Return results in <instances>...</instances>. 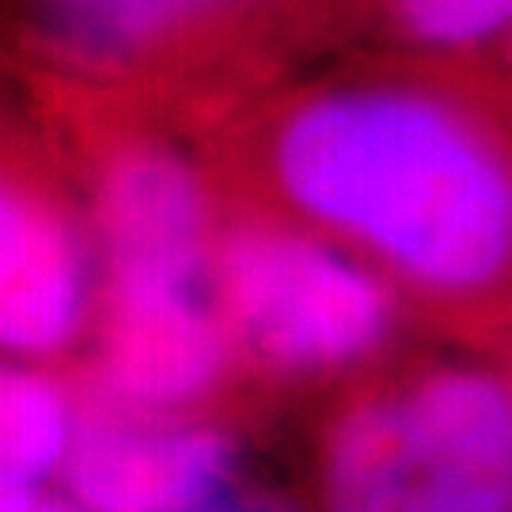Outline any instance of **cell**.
I'll use <instances>...</instances> for the list:
<instances>
[{"instance_id":"cell-1","label":"cell","mask_w":512,"mask_h":512,"mask_svg":"<svg viewBox=\"0 0 512 512\" xmlns=\"http://www.w3.org/2000/svg\"><path fill=\"white\" fill-rule=\"evenodd\" d=\"M274 167L304 213L429 289L475 293L509 266V171L437 99L391 88L323 95L277 133Z\"/></svg>"},{"instance_id":"cell-2","label":"cell","mask_w":512,"mask_h":512,"mask_svg":"<svg viewBox=\"0 0 512 512\" xmlns=\"http://www.w3.org/2000/svg\"><path fill=\"white\" fill-rule=\"evenodd\" d=\"M315 478L323 512H512L505 376L440 368L349 403Z\"/></svg>"},{"instance_id":"cell-3","label":"cell","mask_w":512,"mask_h":512,"mask_svg":"<svg viewBox=\"0 0 512 512\" xmlns=\"http://www.w3.org/2000/svg\"><path fill=\"white\" fill-rule=\"evenodd\" d=\"M220 274L247 342L289 372L349 365L380 346L391 323V300L376 277L293 232H236Z\"/></svg>"},{"instance_id":"cell-4","label":"cell","mask_w":512,"mask_h":512,"mask_svg":"<svg viewBox=\"0 0 512 512\" xmlns=\"http://www.w3.org/2000/svg\"><path fill=\"white\" fill-rule=\"evenodd\" d=\"M239 471L236 437L217 425L84 421L57 475L80 512H205Z\"/></svg>"},{"instance_id":"cell-5","label":"cell","mask_w":512,"mask_h":512,"mask_svg":"<svg viewBox=\"0 0 512 512\" xmlns=\"http://www.w3.org/2000/svg\"><path fill=\"white\" fill-rule=\"evenodd\" d=\"M224 334L202 289L110 285L103 380L133 410H179L220 380Z\"/></svg>"},{"instance_id":"cell-6","label":"cell","mask_w":512,"mask_h":512,"mask_svg":"<svg viewBox=\"0 0 512 512\" xmlns=\"http://www.w3.org/2000/svg\"><path fill=\"white\" fill-rule=\"evenodd\" d=\"M99 224L110 285L202 289L205 198L186 160L164 148L126 152L103 179Z\"/></svg>"},{"instance_id":"cell-7","label":"cell","mask_w":512,"mask_h":512,"mask_svg":"<svg viewBox=\"0 0 512 512\" xmlns=\"http://www.w3.org/2000/svg\"><path fill=\"white\" fill-rule=\"evenodd\" d=\"M84 315V258L65 220L0 179V349L54 353Z\"/></svg>"},{"instance_id":"cell-8","label":"cell","mask_w":512,"mask_h":512,"mask_svg":"<svg viewBox=\"0 0 512 512\" xmlns=\"http://www.w3.org/2000/svg\"><path fill=\"white\" fill-rule=\"evenodd\" d=\"M73 425V410L50 380L0 365V512L42 494L65 459Z\"/></svg>"},{"instance_id":"cell-9","label":"cell","mask_w":512,"mask_h":512,"mask_svg":"<svg viewBox=\"0 0 512 512\" xmlns=\"http://www.w3.org/2000/svg\"><path fill=\"white\" fill-rule=\"evenodd\" d=\"M232 0H42L46 31L76 57L122 61Z\"/></svg>"},{"instance_id":"cell-10","label":"cell","mask_w":512,"mask_h":512,"mask_svg":"<svg viewBox=\"0 0 512 512\" xmlns=\"http://www.w3.org/2000/svg\"><path fill=\"white\" fill-rule=\"evenodd\" d=\"M406 31L433 46H475L505 31L512 0H395Z\"/></svg>"},{"instance_id":"cell-11","label":"cell","mask_w":512,"mask_h":512,"mask_svg":"<svg viewBox=\"0 0 512 512\" xmlns=\"http://www.w3.org/2000/svg\"><path fill=\"white\" fill-rule=\"evenodd\" d=\"M12 512H80V509H76V505L69 501V497L61 501V497L38 494V497H31L27 505H19V509H12Z\"/></svg>"},{"instance_id":"cell-12","label":"cell","mask_w":512,"mask_h":512,"mask_svg":"<svg viewBox=\"0 0 512 512\" xmlns=\"http://www.w3.org/2000/svg\"><path fill=\"white\" fill-rule=\"evenodd\" d=\"M205 512H293V509H285V505H213V509Z\"/></svg>"}]
</instances>
